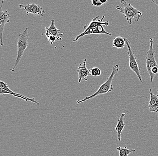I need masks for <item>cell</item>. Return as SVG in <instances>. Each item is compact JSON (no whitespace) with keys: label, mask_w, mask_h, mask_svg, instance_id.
Returning <instances> with one entry per match:
<instances>
[{"label":"cell","mask_w":158,"mask_h":156,"mask_svg":"<svg viewBox=\"0 0 158 156\" xmlns=\"http://www.w3.org/2000/svg\"><path fill=\"white\" fill-rule=\"evenodd\" d=\"M119 71V66L118 65H114L112 68V72L110 75L107 78L106 81L101 85L99 88L98 90L95 93L92 95L87 96L84 99L82 100H77V104H80L81 103L92 99L94 98L95 97L97 96L102 95L106 94L110 92L113 90V86L112 85V81H113L114 76L118 74Z\"/></svg>","instance_id":"1"},{"label":"cell","mask_w":158,"mask_h":156,"mask_svg":"<svg viewBox=\"0 0 158 156\" xmlns=\"http://www.w3.org/2000/svg\"><path fill=\"white\" fill-rule=\"evenodd\" d=\"M120 2L123 7L117 6H116V9L124 15L128 23L131 25L133 19H134L135 22L139 21L140 18L143 16L142 12L133 7L131 4L128 3L126 1L122 0Z\"/></svg>","instance_id":"2"},{"label":"cell","mask_w":158,"mask_h":156,"mask_svg":"<svg viewBox=\"0 0 158 156\" xmlns=\"http://www.w3.org/2000/svg\"><path fill=\"white\" fill-rule=\"evenodd\" d=\"M29 39L28 35V28H26L19 36L17 41V56L12 70H10L14 72L16 67L19 64L28 46V40Z\"/></svg>","instance_id":"3"},{"label":"cell","mask_w":158,"mask_h":156,"mask_svg":"<svg viewBox=\"0 0 158 156\" xmlns=\"http://www.w3.org/2000/svg\"><path fill=\"white\" fill-rule=\"evenodd\" d=\"M125 39L126 45L128 47V57H129V66L130 69L136 74L140 82L143 83V81L142 80V76L140 74V69L138 66V63L137 61V57L135 56L132 47H131V44L129 40L127 38H124Z\"/></svg>","instance_id":"4"},{"label":"cell","mask_w":158,"mask_h":156,"mask_svg":"<svg viewBox=\"0 0 158 156\" xmlns=\"http://www.w3.org/2000/svg\"><path fill=\"white\" fill-rule=\"evenodd\" d=\"M146 68L149 75H151V71L154 67L158 66L156 60L155 51L153 48V39L150 38V47L146 56Z\"/></svg>","instance_id":"5"},{"label":"cell","mask_w":158,"mask_h":156,"mask_svg":"<svg viewBox=\"0 0 158 156\" xmlns=\"http://www.w3.org/2000/svg\"><path fill=\"white\" fill-rule=\"evenodd\" d=\"M0 94L11 95H13L14 96L23 99V100L26 101H29L31 102L37 104V105H40L39 103L35 100V98L32 99L29 98L25 96L22 95L20 94L15 93L14 91L10 89L8 86L7 85V84L6 83L2 81L0 82Z\"/></svg>","instance_id":"6"},{"label":"cell","mask_w":158,"mask_h":156,"mask_svg":"<svg viewBox=\"0 0 158 156\" xmlns=\"http://www.w3.org/2000/svg\"><path fill=\"white\" fill-rule=\"evenodd\" d=\"M19 7L25 11L27 15H28L29 14H32L33 15L42 17L45 13V11L42 8V7L35 3L30 4L26 5L20 4L19 5Z\"/></svg>","instance_id":"7"},{"label":"cell","mask_w":158,"mask_h":156,"mask_svg":"<svg viewBox=\"0 0 158 156\" xmlns=\"http://www.w3.org/2000/svg\"><path fill=\"white\" fill-rule=\"evenodd\" d=\"M3 1H2L0 7V40H1V45L3 47L4 45L3 42V33L5 26L6 23H9L10 22V19L11 15L7 11L2 10V5Z\"/></svg>","instance_id":"8"},{"label":"cell","mask_w":158,"mask_h":156,"mask_svg":"<svg viewBox=\"0 0 158 156\" xmlns=\"http://www.w3.org/2000/svg\"><path fill=\"white\" fill-rule=\"evenodd\" d=\"M104 34L106 35L112 36V34L109 32H107L104 29L103 25L99 26L94 28L89 29L85 32H82L81 34L78 35L74 40V42H77L78 41L80 38L86 35H94V34Z\"/></svg>","instance_id":"9"},{"label":"cell","mask_w":158,"mask_h":156,"mask_svg":"<svg viewBox=\"0 0 158 156\" xmlns=\"http://www.w3.org/2000/svg\"><path fill=\"white\" fill-rule=\"evenodd\" d=\"M99 16H98L94 18H93L91 21L88 24H86L84 26V31L82 32H86L89 29H91V28H94L97 27L99 26L100 25H105L106 26H108L109 25V22L108 21H106L103 22V19L105 18V16H103L102 19H99Z\"/></svg>","instance_id":"10"},{"label":"cell","mask_w":158,"mask_h":156,"mask_svg":"<svg viewBox=\"0 0 158 156\" xmlns=\"http://www.w3.org/2000/svg\"><path fill=\"white\" fill-rule=\"evenodd\" d=\"M86 59H85L83 64H80L77 69V73L79 75V83H81L82 80L87 81V77L90 75L89 70L86 67Z\"/></svg>","instance_id":"11"},{"label":"cell","mask_w":158,"mask_h":156,"mask_svg":"<svg viewBox=\"0 0 158 156\" xmlns=\"http://www.w3.org/2000/svg\"><path fill=\"white\" fill-rule=\"evenodd\" d=\"M51 23L49 27H46L45 28V33L44 35L46 36L52 35L57 36L61 39H63L64 34L60 32V30L58 29L55 25V21L54 19L51 20Z\"/></svg>","instance_id":"12"},{"label":"cell","mask_w":158,"mask_h":156,"mask_svg":"<svg viewBox=\"0 0 158 156\" xmlns=\"http://www.w3.org/2000/svg\"><path fill=\"white\" fill-rule=\"evenodd\" d=\"M150 99L148 104L149 110L152 112L158 113V95H155L153 93L151 89H149Z\"/></svg>","instance_id":"13"},{"label":"cell","mask_w":158,"mask_h":156,"mask_svg":"<svg viewBox=\"0 0 158 156\" xmlns=\"http://www.w3.org/2000/svg\"><path fill=\"white\" fill-rule=\"evenodd\" d=\"M125 116V113H123L121 114L119 119H118L117 121V124L115 127V131H117V134H118V141L120 142L121 139V134L124 127H125V124L123 121V118Z\"/></svg>","instance_id":"14"},{"label":"cell","mask_w":158,"mask_h":156,"mask_svg":"<svg viewBox=\"0 0 158 156\" xmlns=\"http://www.w3.org/2000/svg\"><path fill=\"white\" fill-rule=\"evenodd\" d=\"M126 45L125 39L121 36H116L114 38L112 46L117 49H123Z\"/></svg>","instance_id":"15"},{"label":"cell","mask_w":158,"mask_h":156,"mask_svg":"<svg viewBox=\"0 0 158 156\" xmlns=\"http://www.w3.org/2000/svg\"><path fill=\"white\" fill-rule=\"evenodd\" d=\"M117 150L119 152V156H128L129 154L136 151V150H133V149L129 150V149H127V147H125L124 148H122L120 146L117 148Z\"/></svg>","instance_id":"16"},{"label":"cell","mask_w":158,"mask_h":156,"mask_svg":"<svg viewBox=\"0 0 158 156\" xmlns=\"http://www.w3.org/2000/svg\"><path fill=\"white\" fill-rule=\"evenodd\" d=\"M90 74L94 77H98L101 74V71L98 68L94 67L89 70Z\"/></svg>","instance_id":"17"},{"label":"cell","mask_w":158,"mask_h":156,"mask_svg":"<svg viewBox=\"0 0 158 156\" xmlns=\"http://www.w3.org/2000/svg\"><path fill=\"white\" fill-rule=\"evenodd\" d=\"M107 0H92L91 1L92 5L94 6L100 7L106 3Z\"/></svg>","instance_id":"18"},{"label":"cell","mask_w":158,"mask_h":156,"mask_svg":"<svg viewBox=\"0 0 158 156\" xmlns=\"http://www.w3.org/2000/svg\"><path fill=\"white\" fill-rule=\"evenodd\" d=\"M46 37H47V39H48V41L51 45L54 44L56 41L62 40V39H61V38L57 37V36H46Z\"/></svg>","instance_id":"19"},{"label":"cell","mask_w":158,"mask_h":156,"mask_svg":"<svg viewBox=\"0 0 158 156\" xmlns=\"http://www.w3.org/2000/svg\"><path fill=\"white\" fill-rule=\"evenodd\" d=\"M152 2L154 4H156V5L158 6V1H157V0H155V1H153V0H152Z\"/></svg>","instance_id":"20"},{"label":"cell","mask_w":158,"mask_h":156,"mask_svg":"<svg viewBox=\"0 0 158 156\" xmlns=\"http://www.w3.org/2000/svg\"><path fill=\"white\" fill-rule=\"evenodd\" d=\"M157 92H158V89H157Z\"/></svg>","instance_id":"21"}]
</instances>
